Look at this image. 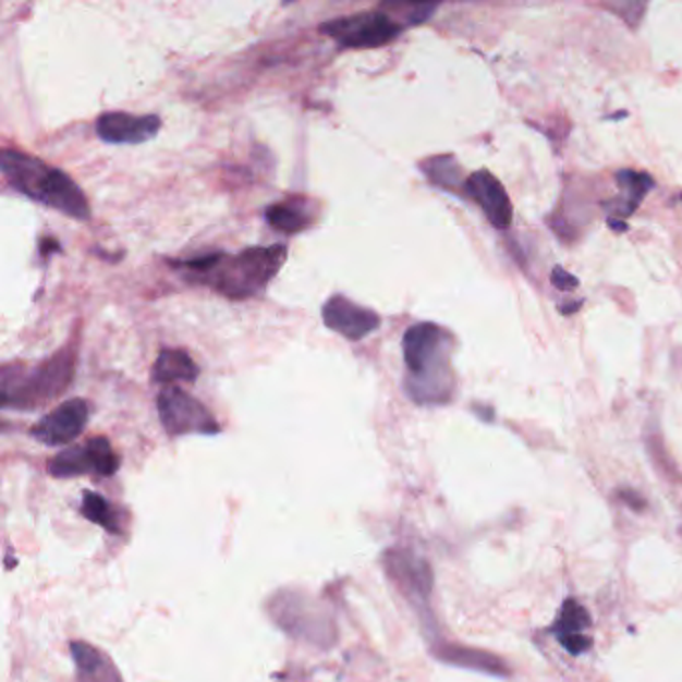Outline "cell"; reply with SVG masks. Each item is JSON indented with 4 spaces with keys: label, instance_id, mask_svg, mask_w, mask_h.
<instances>
[{
    "label": "cell",
    "instance_id": "cell-20",
    "mask_svg": "<svg viewBox=\"0 0 682 682\" xmlns=\"http://www.w3.org/2000/svg\"><path fill=\"white\" fill-rule=\"evenodd\" d=\"M614 179H617V184L621 186L622 198H624L621 208L617 210V215H622V217L633 215L638 205L643 203L646 193L655 186L653 176L645 174V172L621 171L617 172Z\"/></svg>",
    "mask_w": 682,
    "mask_h": 682
},
{
    "label": "cell",
    "instance_id": "cell-2",
    "mask_svg": "<svg viewBox=\"0 0 682 682\" xmlns=\"http://www.w3.org/2000/svg\"><path fill=\"white\" fill-rule=\"evenodd\" d=\"M454 339L435 322H416L404 332V390L416 404H447L454 394L451 356Z\"/></svg>",
    "mask_w": 682,
    "mask_h": 682
},
{
    "label": "cell",
    "instance_id": "cell-1",
    "mask_svg": "<svg viewBox=\"0 0 682 682\" xmlns=\"http://www.w3.org/2000/svg\"><path fill=\"white\" fill-rule=\"evenodd\" d=\"M287 260V246H248L236 255L208 253L186 260H171L184 279L208 287L229 301H248L265 293Z\"/></svg>",
    "mask_w": 682,
    "mask_h": 682
},
{
    "label": "cell",
    "instance_id": "cell-23",
    "mask_svg": "<svg viewBox=\"0 0 682 682\" xmlns=\"http://www.w3.org/2000/svg\"><path fill=\"white\" fill-rule=\"evenodd\" d=\"M550 279L557 284V289H561V291H569V289H574V287L579 284V279L573 277V275H569V272H564L561 267H557L552 270Z\"/></svg>",
    "mask_w": 682,
    "mask_h": 682
},
{
    "label": "cell",
    "instance_id": "cell-12",
    "mask_svg": "<svg viewBox=\"0 0 682 682\" xmlns=\"http://www.w3.org/2000/svg\"><path fill=\"white\" fill-rule=\"evenodd\" d=\"M160 117H136L121 110H110L97 119V134L109 145H143L155 138L160 131Z\"/></svg>",
    "mask_w": 682,
    "mask_h": 682
},
{
    "label": "cell",
    "instance_id": "cell-22",
    "mask_svg": "<svg viewBox=\"0 0 682 682\" xmlns=\"http://www.w3.org/2000/svg\"><path fill=\"white\" fill-rule=\"evenodd\" d=\"M619 499L629 507V509H633L634 512H643L646 509V499L641 495V492H636L633 488H622L619 490Z\"/></svg>",
    "mask_w": 682,
    "mask_h": 682
},
{
    "label": "cell",
    "instance_id": "cell-21",
    "mask_svg": "<svg viewBox=\"0 0 682 682\" xmlns=\"http://www.w3.org/2000/svg\"><path fill=\"white\" fill-rule=\"evenodd\" d=\"M421 169L425 171L430 183L437 184L440 188H447V191H456L461 186V191H464L463 171L459 167V162L452 159V157H435V159H428L427 162L421 165Z\"/></svg>",
    "mask_w": 682,
    "mask_h": 682
},
{
    "label": "cell",
    "instance_id": "cell-10",
    "mask_svg": "<svg viewBox=\"0 0 682 682\" xmlns=\"http://www.w3.org/2000/svg\"><path fill=\"white\" fill-rule=\"evenodd\" d=\"M90 418V406L85 399H71L62 402L49 415L42 416L35 427L31 428L33 439L47 447H64L81 437Z\"/></svg>",
    "mask_w": 682,
    "mask_h": 682
},
{
    "label": "cell",
    "instance_id": "cell-4",
    "mask_svg": "<svg viewBox=\"0 0 682 682\" xmlns=\"http://www.w3.org/2000/svg\"><path fill=\"white\" fill-rule=\"evenodd\" d=\"M74 370H76L74 341L33 368L23 363L4 365L0 380L2 406L14 411H37L40 406L61 399L73 382Z\"/></svg>",
    "mask_w": 682,
    "mask_h": 682
},
{
    "label": "cell",
    "instance_id": "cell-13",
    "mask_svg": "<svg viewBox=\"0 0 682 682\" xmlns=\"http://www.w3.org/2000/svg\"><path fill=\"white\" fill-rule=\"evenodd\" d=\"M464 195L475 200L487 215L490 224L499 231L509 229L512 222L511 198L499 179L488 171H476L464 183Z\"/></svg>",
    "mask_w": 682,
    "mask_h": 682
},
{
    "label": "cell",
    "instance_id": "cell-5",
    "mask_svg": "<svg viewBox=\"0 0 682 682\" xmlns=\"http://www.w3.org/2000/svg\"><path fill=\"white\" fill-rule=\"evenodd\" d=\"M270 619L289 636L308 645L329 646L337 641V626L322 605L299 590H281L268 602Z\"/></svg>",
    "mask_w": 682,
    "mask_h": 682
},
{
    "label": "cell",
    "instance_id": "cell-11",
    "mask_svg": "<svg viewBox=\"0 0 682 682\" xmlns=\"http://www.w3.org/2000/svg\"><path fill=\"white\" fill-rule=\"evenodd\" d=\"M322 320L330 330L339 332L346 341H363L380 327V317L375 310L356 305L342 294H334L325 303Z\"/></svg>",
    "mask_w": 682,
    "mask_h": 682
},
{
    "label": "cell",
    "instance_id": "cell-7",
    "mask_svg": "<svg viewBox=\"0 0 682 682\" xmlns=\"http://www.w3.org/2000/svg\"><path fill=\"white\" fill-rule=\"evenodd\" d=\"M385 573L390 583L401 590L416 612L427 622H433L430 614V595L435 588V574L427 559L409 549H390L382 557Z\"/></svg>",
    "mask_w": 682,
    "mask_h": 682
},
{
    "label": "cell",
    "instance_id": "cell-19",
    "mask_svg": "<svg viewBox=\"0 0 682 682\" xmlns=\"http://www.w3.org/2000/svg\"><path fill=\"white\" fill-rule=\"evenodd\" d=\"M81 512H83V516H85L86 521L102 526L107 533L124 535L122 512L119 511L114 504H110L109 500L105 499L102 495L86 490L85 495H83Z\"/></svg>",
    "mask_w": 682,
    "mask_h": 682
},
{
    "label": "cell",
    "instance_id": "cell-9",
    "mask_svg": "<svg viewBox=\"0 0 682 682\" xmlns=\"http://www.w3.org/2000/svg\"><path fill=\"white\" fill-rule=\"evenodd\" d=\"M121 468V456L107 437H95L85 444H74L49 461V475L54 478L74 476H112Z\"/></svg>",
    "mask_w": 682,
    "mask_h": 682
},
{
    "label": "cell",
    "instance_id": "cell-16",
    "mask_svg": "<svg viewBox=\"0 0 682 682\" xmlns=\"http://www.w3.org/2000/svg\"><path fill=\"white\" fill-rule=\"evenodd\" d=\"M71 657L78 682H122L117 665L98 646L74 641L71 643Z\"/></svg>",
    "mask_w": 682,
    "mask_h": 682
},
{
    "label": "cell",
    "instance_id": "cell-6",
    "mask_svg": "<svg viewBox=\"0 0 682 682\" xmlns=\"http://www.w3.org/2000/svg\"><path fill=\"white\" fill-rule=\"evenodd\" d=\"M404 26L406 25L397 21L394 14H390L389 9L382 4L375 11L332 19L318 26V31L325 37L332 38L341 49L361 50L387 47L401 37Z\"/></svg>",
    "mask_w": 682,
    "mask_h": 682
},
{
    "label": "cell",
    "instance_id": "cell-14",
    "mask_svg": "<svg viewBox=\"0 0 682 682\" xmlns=\"http://www.w3.org/2000/svg\"><path fill=\"white\" fill-rule=\"evenodd\" d=\"M433 657L454 667V669L471 670V672H480L488 677H497V679H509L511 669L507 665V660H502L499 655L483 650L476 646L452 645V643H440L433 646Z\"/></svg>",
    "mask_w": 682,
    "mask_h": 682
},
{
    "label": "cell",
    "instance_id": "cell-8",
    "mask_svg": "<svg viewBox=\"0 0 682 682\" xmlns=\"http://www.w3.org/2000/svg\"><path fill=\"white\" fill-rule=\"evenodd\" d=\"M157 411L169 437L220 433V425L207 406L179 387H165L160 390Z\"/></svg>",
    "mask_w": 682,
    "mask_h": 682
},
{
    "label": "cell",
    "instance_id": "cell-17",
    "mask_svg": "<svg viewBox=\"0 0 682 682\" xmlns=\"http://www.w3.org/2000/svg\"><path fill=\"white\" fill-rule=\"evenodd\" d=\"M198 375L200 368L193 356L181 349H162L153 366V382L165 387H172L174 382H195Z\"/></svg>",
    "mask_w": 682,
    "mask_h": 682
},
{
    "label": "cell",
    "instance_id": "cell-18",
    "mask_svg": "<svg viewBox=\"0 0 682 682\" xmlns=\"http://www.w3.org/2000/svg\"><path fill=\"white\" fill-rule=\"evenodd\" d=\"M593 626L590 612L586 610L585 605H581L576 598H564L557 621L550 626V634L561 643L564 638L571 636H581Z\"/></svg>",
    "mask_w": 682,
    "mask_h": 682
},
{
    "label": "cell",
    "instance_id": "cell-15",
    "mask_svg": "<svg viewBox=\"0 0 682 682\" xmlns=\"http://www.w3.org/2000/svg\"><path fill=\"white\" fill-rule=\"evenodd\" d=\"M265 219L275 231L299 234L317 222L318 203L305 195L284 196L279 203L268 205Z\"/></svg>",
    "mask_w": 682,
    "mask_h": 682
},
{
    "label": "cell",
    "instance_id": "cell-3",
    "mask_svg": "<svg viewBox=\"0 0 682 682\" xmlns=\"http://www.w3.org/2000/svg\"><path fill=\"white\" fill-rule=\"evenodd\" d=\"M0 169L4 181L16 193L37 200L71 219H90V207L85 193L73 179L47 165L45 160L31 157L16 148H4L0 155Z\"/></svg>",
    "mask_w": 682,
    "mask_h": 682
}]
</instances>
